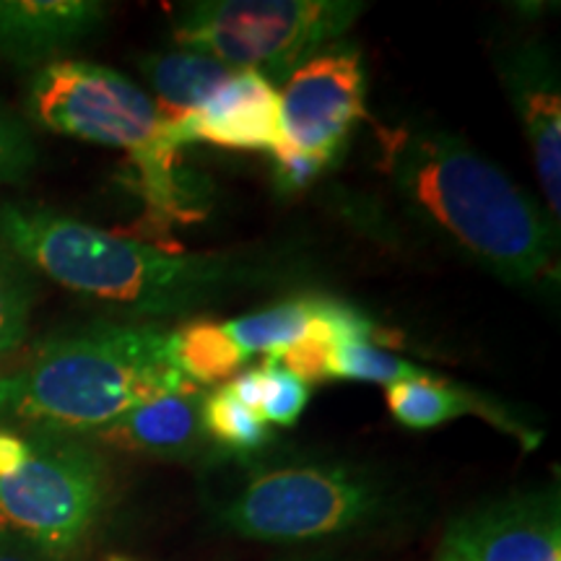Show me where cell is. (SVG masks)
<instances>
[{
  "label": "cell",
  "mask_w": 561,
  "mask_h": 561,
  "mask_svg": "<svg viewBox=\"0 0 561 561\" xmlns=\"http://www.w3.org/2000/svg\"><path fill=\"white\" fill-rule=\"evenodd\" d=\"M377 170L413 219L504 284L559 286V224L494 161L432 125L377 128Z\"/></svg>",
  "instance_id": "obj_1"
},
{
  "label": "cell",
  "mask_w": 561,
  "mask_h": 561,
  "mask_svg": "<svg viewBox=\"0 0 561 561\" xmlns=\"http://www.w3.org/2000/svg\"><path fill=\"white\" fill-rule=\"evenodd\" d=\"M0 244L55 284L146 318L221 305L271 278L255 257L167 250L50 208L16 203L0 206Z\"/></svg>",
  "instance_id": "obj_2"
},
{
  "label": "cell",
  "mask_w": 561,
  "mask_h": 561,
  "mask_svg": "<svg viewBox=\"0 0 561 561\" xmlns=\"http://www.w3.org/2000/svg\"><path fill=\"white\" fill-rule=\"evenodd\" d=\"M195 385L174 369L170 331L149 322H94L45 341L0 375V430L81 437L136 405Z\"/></svg>",
  "instance_id": "obj_3"
},
{
  "label": "cell",
  "mask_w": 561,
  "mask_h": 561,
  "mask_svg": "<svg viewBox=\"0 0 561 561\" xmlns=\"http://www.w3.org/2000/svg\"><path fill=\"white\" fill-rule=\"evenodd\" d=\"M362 13L359 0H203L182 5L172 39L214 55L231 70L289 79L301 62L341 39Z\"/></svg>",
  "instance_id": "obj_4"
},
{
  "label": "cell",
  "mask_w": 561,
  "mask_h": 561,
  "mask_svg": "<svg viewBox=\"0 0 561 561\" xmlns=\"http://www.w3.org/2000/svg\"><path fill=\"white\" fill-rule=\"evenodd\" d=\"M371 473L348 462H286L255 471L227 502L224 528L252 541L299 543L343 536L382 512Z\"/></svg>",
  "instance_id": "obj_5"
},
{
  "label": "cell",
  "mask_w": 561,
  "mask_h": 561,
  "mask_svg": "<svg viewBox=\"0 0 561 561\" xmlns=\"http://www.w3.org/2000/svg\"><path fill=\"white\" fill-rule=\"evenodd\" d=\"M104 466L73 437L30 434L24 458L0 473V536L42 559H66L104 507Z\"/></svg>",
  "instance_id": "obj_6"
},
{
  "label": "cell",
  "mask_w": 561,
  "mask_h": 561,
  "mask_svg": "<svg viewBox=\"0 0 561 561\" xmlns=\"http://www.w3.org/2000/svg\"><path fill=\"white\" fill-rule=\"evenodd\" d=\"M30 112L42 128L60 136L123 149L130 164L178 157L182 149L151 96L96 62H47L32 81Z\"/></svg>",
  "instance_id": "obj_7"
},
{
  "label": "cell",
  "mask_w": 561,
  "mask_h": 561,
  "mask_svg": "<svg viewBox=\"0 0 561 561\" xmlns=\"http://www.w3.org/2000/svg\"><path fill=\"white\" fill-rule=\"evenodd\" d=\"M284 144L339 157L356 123L367 121V76L356 47H333L305 60L280 91Z\"/></svg>",
  "instance_id": "obj_8"
},
{
  "label": "cell",
  "mask_w": 561,
  "mask_h": 561,
  "mask_svg": "<svg viewBox=\"0 0 561 561\" xmlns=\"http://www.w3.org/2000/svg\"><path fill=\"white\" fill-rule=\"evenodd\" d=\"M442 549L462 561H561L557 494L491 502L458 517Z\"/></svg>",
  "instance_id": "obj_9"
},
{
  "label": "cell",
  "mask_w": 561,
  "mask_h": 561,
  "mask_svg": "<svg viewBox=\"0 0 561 561\" xmlns=\"http://www.w3.org/2000/svg\"><path fill=\"white\" fill-rule=\"evenodd\" d=\"M502 79L512 110L533 151L546 214L553 224L561 216V89L551 53L536 42L515 45L502 58Z\"/></svg>",
  "instance_id": "obj_10"
},
{
  "label": "cell",
  "mask_w": 561,
  "mask_h": 561,
  "mask_svg": "<svg viewBox=\"0 0 561 561\" xmlns=\"http://www.w3.org/2000/svg\"><path fill=\"white\" fill-rule=\"evenodd\" d=\"M170 130L180 146L210 144L273 153L284 144L278 89L255 70H237L193 117Z\"/></svg>",
  "instance_id": "obj_11"
},
{
  "label": "cell",
  "mask_w": 561,
  "mask_h": 561,
  "mask_svg": "<svg viewBox=\"0 0 561 561\" xmlns=\"http://www.w3.org/2000/svg\"><path fill=\"white\" fill-rule=\"evenodd\" d=\"M203 398L206 392L201 385L164 392L123 413L96 432V437L121 450L153 458H193L210 442L201 419Z\"/></svg>",
  "instance_id": "obj_12"
},
{
  "label": "cell",
  "mask_w": 561,
  "mask_h": 561,
  "mask_svg": "<svg viewBox=\"0 0 561 561\" xmlns=\"http://www.w3.org/2000/svg\"><path fill=\"white\" fill-rule=\"evenodd\" d=\"M104 5L91 0H0V55L37 62L100 30Z\"/></svg>",
  "instance_id": "obj_13"
},
{
  "label": "cell",
  "mask_w": 561,
  "mask_h": 561,
  "mask_svg": "<svg viewBox=\"0 0 561 561\" xmlns=\"http://www.w3.org/2000/svg\"><path fill=\"white\" fill-rule=\"evenodd\" d=\"M388 409L398 424L405 430H434V426L445 424L458 416H481L491 421L496 430L523 437L525 445H533V434L528 426L517 424L507 413V405L491 403L489 398L479 392L450 385L445 380H434L432 375L416 377V380H405L388 388Z\"/></svg>",
  "instance_id": "obj_14"
},
{
  "label": "cell",
  "mask_w": 561,
  "mask_h": 561,
  "mask_svg": "<svg viewBox=\"0 0 561 561\" xmlns=\"http://www.w3.org/2000/svg\"><path fill=\"white\" fill-rule=\"evenodd\" d=\"M138 66L157 94L153 107L170 128H178L187 117H193L237 73L214 55L191 47L149 53L138 58Z\"/></svg>",
  "instance_id": "obj_15"
},
{
  "label": "cell",
  "mask_w": 561,
  "mask_h": 561,
  "mask_svg": "<svg viewBox=\"0 0 561 561\" xmlns=\"http://www.w3.org/2000/svg\"><path fill=\"white\" fill-rule=\"evenodd\" d=\"M325 299L328 297H297L278 301L265 310L229 320L224 331L244 356L278 354L305 339L333 346L331 328L325 320Z\"/></svg>",
  "instance_id": "obj_16"
},
{
  "label": "cell",
  "mask_w": 561,
  "mask_h": 561,
  "mask_svg": "<svg viewBox=\"0 0 561 561\" xmlns=\"http://www.w3.org/2000/svg\"><path fill=\"white\" fill-rule=\"evenodd\" d=\"M170 356L174 369L195 385H219L248 362L224 325L210 320H193L170 331Z\"/></svg>",
  "instance_id": "obj_17"
},
{
  "label": "cell",
  "mask_w": 561,
  "mask_h": 561,
  "mask_svg": "<svg viewBox=\"0 0 561 561\" xmlns=\"http://www.w3.org/2000/svg\"><path fill=\"white\" fill-rule=\"evenodd\" d=\"M201 419L208 439L219 445V450L231 455L261 453L271 439V430L263 416L234 401L227 388L208 392L203 398Z\"/></svg>",
  "instance_id": "obj_18"
},
{
  "label": "cell",
  "mask_w": 561,
  "mask_h": 561,
  "mask_svg": "<svg viewBox=\"0 0 561 561\" xmlns=\"http://www.w3.org/2000/svg\"><path fill=\"white\" fill-rule=\"evenodd\" d=\"M331 380H351V382H375V385H398L405 380L430 375L426 369L416 367L409 359L390 354V351L371 346V343H346V346H333L331 359Z\"/></svg>",
  "instance_id": "obj_19"
},
{
  "label": "cell",
  "mask_w": 561,
  "mask_h": 561,
  "mask_svg": "<svg viewBox=\"0 0 561 561\" xmlns=\"http://www.w3.org/2000/svg\"><path fill=\"white\" fill-rule=\"evenodd\" d=\"M34 280L30 268L0 244V356L11 354L24 341L34 307Z\"/></svg>",
  "instance_id": "obj_20"
},
{
  "label": "cell",
  "mask_w": 561,
  "mask_h": 561,
  "mask_svg": "<svg viewBox=\"0 0 561 561\" xmlns=\"http://www.w3.org/2000/svg\"><path fill=\"white\" fill-rule=\"evenodd\" d=\"M263 403L261 416L265 424L294 426L310 401V388L297 377L278 367L271 356L263 362Z\"/></svg>",
  "instance_id": "obj_21"
},
{
  "label": "cell",
  "mask_w": 561,
  "mask_h": 561,
  "mask_svg": "<svg viewBox=\"0 0 561 561\" xmlns=\"http://www.w3.org/2000/svg\"><path fill=\"white\" fill-rule=\"evenodd\" d=\"M37 161L30 130L0 104V185L24 180Z\"/></svg>",
  "instance_id": "obj_22"
},
{
  "label": "cell",
  "mask_w": 561,
  "mask_h": 561,
  "mask_svg": "<svg viewBox=\"0 0 561 561\" xmlns=\"http://www.w3.org/2000/svg\"><path fill=\"white\" fill-rule=\"evenodd\" d=\"M273 164H276V185L280 193L291 195L301 193L310 187L314 180L322 178V172L333 164V157H322V153L297 151L291 146L280 144L273 151Z\"/></svg>",
  "instance_id": "obj_23"
},
{
  "label": "cell",
  "mask_w": 561,
  "mask_h": 561,
  "mask_svg": "<svg viewBox=\"0 0 561 561\" xmlns=\"http://www.w3.org/2000/svg\"><path fill=\"white\" fill-rule=\"evenodd\" d=\"M331 348L328 343H320L314 339H305L294 346L271 354V359L284 367L289 375L297 377L310 388V385H320L331 380V369H328V359H331Z\"/></svg>",
  "instance_id": "obj_24"
},
{
  "label": "cell",
  "mask_w": 561,
  "mask_h": 561,
  "mask_svg": "<svg viewBox=\"0 0 561 561\" xmlns=\"http://www.w3.org/2000/svg\"><path fill=\"white\" fill-rule=\"evenodd\" d=\"M231 392L234 401H240L244 409L255 411L261 416V403H263V369L261 367H252L244 371H237L231 377L229 385H224Z\"/></svg>",
  "instance_id": "obj_25"
},
{
  "label": "cell",
  "mask_w": 561,
  "mask_h": 561,
  "mask_svg": "<svg viewBox=\"0 0 561 561\" xmlns=\"http://www.w3.org/2000/svg\"><path fill=\"white\" fill-rule=\"evenodd\" d=\"M0 561H45V559H42L37 551H32L30 546L0 536Z\"/></svg>",
  "instance_id": "obj_26"
},
{
  "label": "cell",
  "mask_w": 561,
  "mask_h": 561,
  "mask_svg": "<svg viewBox=\"0 0 561 561\" xmlns=\"http://www.w3.org/2000/svg\"><path fill=\"white\" fill-rule=\"evenodd\" d=\"M437 561H462V559H460V557H455L453 551L442 549V546H439V551H437Z\"/></svg>",
  "instance_id": "obj_27"
},
{
  "label": "cell",
  "mask_w": 561,
  "mask_h": 561,
  "mask_svg": "<svg viewBox=\"0 0 561 561\" xmlns=\"http://www.w3.org/2000/svg\"><path fill=\"white\" fill-rule=\"evenodd\" d=\"M104 561H133V559H128V557H117V553H115V557H107Z\"/></svg>",
  "instance_id": "obj_28"
}]
</instances>
